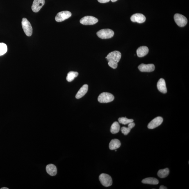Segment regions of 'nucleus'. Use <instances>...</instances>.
I'll return each mask as SVG.
<instances>
[{
	"instance_id": "nucleus-18",
	"label": "nucleus",
	"mask_w": 189,
	"mask_h": 189,
	"mask_svg": "<svg viewBox=\"0 0 189 189\" xmlns=\"http://www.w3.org/2000/svg\"><path fill=\"white\" fill-rule=\"evenodd\" d=\"M142 183L144 184L155 185L158 184L159 181L155 178H148L143 179Z\"/></svg>"
},
{
	"instance_id": "nucleus-6",
	"label": "nucleus",
	"mask_w": 189,
	"mask_h": 189,
	"mask_svg": "<svg viewBox=\"0 0 189 189\" xmlns=\"http://www.w3.org/2000/svg\"><path fill=\"white\" fill-rule=\"evenodd\" d=\"M121 58V53L118 51H114L110 53L107 56L106 58L108 62L112 61L118 63Z\"/></svg>"
},
{
	"instance_id": "nucleus-23",
	"label": "nucleus",
	"mask_w": 189,
	"mask_h": 189,
	"mask_svg": "<svg viewBox=\"0 0 189 189\" xmlns=\"http://www.w3.org/2000/svg\"><path fill=\"white\" fill-rule=\"evenodd\" d=\"M8 50V47L6 44L0 43V56L4 55Z\"/></svg>"
},
{
	"instance_id": "nucleus-30",
	"label": "nucleus",
	"mask_w": 189,
	"mask_h": 189,
	"mask_svg": "<svg viewBox=\"0 0 189 189\" xmlns=\"http://www.w3.org/2000/svg\"><path fill=\"white\" fill-rule=\"evenodd\" d=\"M1 189H9L8 188H5V187H4V188H1Z\"/></svg>"
},
{
	"instance_id": "nucleus-15",
	"label": "nucleus",
	"mask_w": 189,
	"mask_h": 189,
	"mask_svg": "<svg viewBox=\"0 0 189 189\" xmlns=\"http://www.w3.org/2000/svg\"><path fill=\"white\" fill-rule=\"evenodd\" d=\"M46 172L49 175L52 176H55L57 174V170L55 165L50 164L46 167Z\"/></svg>"
},
{
	"instance_id": "nucleus-26",
	"label": "nucleus",
	"mask_w": 189,
	"mask_h": 189,
	"mask_svg": "<svg viewBox=\"0 0 189 189\" xmlns=\"http://www.w3.org/2000/svg\"><path fill=\"white\" fill-rule=\"evenodd\" d=\"M135 123L133 122H131L128 124V127L129 128L131 129H132L134 128V126H135Z\"/></svg>"
},
{
	"instance_id": "nucleus-2",
	"label": "nucleus",
	"mask_w": 189,
	"mask_h": 189,
	"mask_svg": "<svg viewBox=\"0 0 189 189\" xmlns=\"http://www.w3.org/2000/svg\"><path fill=\"white\" fill-rule=\"evenodd\" d=\"M114 32L109 29H102L97 32L98 37L102 39H110L113 37Z\"/></svg>"
},
{
	"instance_id": "nucleus-16",
	"label": "nucleus",
	"mask_w": 189,
	"mask_h": 189,
	"mask_svg": "<svg viewBox=\"0 0 189 189\" xmlns=\"http://www.w3.org/2000/svg\"><path fill=\"white\" fill-rule=\"evenodd\" d=\"M148 47L142 46L139 47L137 50V56L139 57H143L146 55L148 53Z\"/></svg>"
},
{
	"instance_id": "nucleus-9",
	"label": "nucleus",
	"mask_w": 189,
	"mask_h": 189,
	"mask_svg": "<svg viewBox=\"0 0 189 189\" xmlns=\"http://www.w3.org/2000/svg\"><path fill=\"white\" fill-rule=\"evenodd\" d=\"M163 121V118L161 117H157L153 119L148 125L149 129H154L160 126Z\"/></svg>"
},
{
	"instance_id": "nucleus-1",
	"label": "nucleus",
	"mask_w": 189,
	"mask_h": 189,
	"mask_svg": "<svg viewBox=\"0 0 189 189\" xmlns=\"http://www.w3.org/2000/svg\"><path fill=\"white\" fill-rule=\"evenodd\" d=\"M114 99V96L112 94L104 92L99 95L98 98V101L101 103H108L113 101Z\"/></svg>"
},
{
	"instance_id": "nucleus-20",
	"label": "nucleus",
	"mask_w": 189,
	"mask_h": 189,
	"mask_svg": "<svg viewBox=\"0 0 189 189\" xmlns=\"http://www.w3.org/2000/svg\"><path fill=\"white\" fill-rule=\"evenodd\" d=\"M170 173L169 170L168 168H166L159 170L158 172V176L161 178H166L168 176Z\"/></svg>"
},
{
	"instance_id": "nucleus-5",
	"label": "nucleus",
	"mask_w": 189,
	"mask_h": 189,
	"mask_svg": "<svg viewBox=\"0 0 189 189\" xmlns=\"http://www.w3.org/2000/svg\"><path fill=\"white\" fill-rule=\"evenodd\" d=\"M174 21L178 26L183 27L186 26L188 23V19L184 16L181 14H176L174 17Z\"/></svg>"
},
{
	"instance_id": "nucleus-4",
	"label": "nucleus",
	"mask_w": 189,
	"mask_h": 189,
	"mask_svg": "<svg viewBox=\"0 0 189 189\" xmlns=\"http://www.w3.org/2000/svg\"><path fill=\"white\" fill-rule=\"evenodd\" d=\"M99 179L101 184L105 187L110 186L112 184V178L108 174H101L99 176Z\"/></svg>"
},
{
	"instance_id": "nucleus-12",
	"label": "nucleus",
	"mask_w": 189,
	"mask_h": 189,
	"mask_svg": "<svg viewBox=\"0 0 189 189\" xmlns=\"http://www.w3.org/2000/svg\"><path fill=\"white\" fill-rule=\"evenodd\" d=\"M138 68L141 72H150L153 71L155 67L153 64L146 65L142 63L138 67Z\"/></svg>"
},
{
	"instance_id": "nucleus-29",
	"label": "nucleus",
	"mask_w": 189,
	"mask_h": 189,
	"mask_svg": "<svg viewBox=\"0 0 189 189\" xmlns=\"http://www.w3.org/2000/svg\"><path fill=\"white\" fill-rule=\"evenodd\" d=\"M112 2H116L117 1H118V0H111Z\"/></svg>"
},
{
	"instance_id": "nucleus-13",
	"label": "nucleus",
	"mask_w": 189,
	"mask_h": 189,
	"mask_svg": "<svg viewBox=\"0 0 189 189\" xmlns=\"http://www.w3.org/2000/svg\"><path fill=\"white\" fill-rule=\"evenodd\" d=\"M157 87L158 90L159 91L163 94L166 93L167 92V90L164 79L161 78L159 80L157 83Z\"/></svg>"
},
{
	"instance_id": "nucleus-24",
	"label": "nucleus",
	"mask_w": 189,
	"mask_h": 189,
	"mask_svg": "<svg viewBox=\"0 0 189 189\" xmlns=\"http://www.w3.org/2000/svg\"><path fill=\"white\" fill-rule=\"evenodd\" d=\"M131 129L129 128L128 127L123 126L121 129V131L122 133L123 134H124L125 135H127V134H128L129 133Z\"/></svg>"
},
{
	"instance_id": "nucleus-7",
	"label": "nucleus",
	"mask_w": 189,
	"mask_h": 189,
	"mask_svg": "<svg viewBox=\"0 0 189 189\" xmlns=\"http://www.w3.org/2000/svg\"><path fill=\"white\" fill-rule=\"evenodd\" d=\"M98 22L97 18L92 16H85L80 20V23L81 24L85 25H93L96 24Z\"/></svg>"
},
{
	"instance_id": "nucleus-22",
	"label": "nucleus",
	"mask_w": 189,
	"mask_h": 189,
	"mask_svg": "<svg viewBox=\"0 0 189 189\" xmlns=\"http://www.w3.org/2000/svg\"><path fill=\"white\" fill-rule=\"evenodd\" d=\"M119 122L124 125H126L128 124L133 122L134 120L133 119H129L126 117H122L119 118L118 119Z\"/></svg>"
},
{
	"instance_id": "nucleus-8",
	"label": "nucleus",
	"mask_w": 189,
	"mask_h": 189,
	"mask_svg": "<svg viewBox=\"0 0 189 189\" xmlns=\"http://www.w3.org/2000/svg\"><path fill=\"white\" fill-rule=\"evenodd\" d=\"M72 16V14L69 11H63L58 13L56 16L55 20L58 22H60L68 19Z\"/></svg>"
},
{
	"instance_id": "nucleus-10",
	"label": "nucleus",
	"mask_w": 189,
	"mask_h": 189,
	"mask_svg": "<svg viewBox=\"0 0 189 189\" xmlns=\"http://www.w3.org/2000/svg\"><path fill=\"white\" fill-rule=\"evenodd\" d=\"M45 3V0H34L32 6V11L36 13L39 12Z\"/></svg>"
},
{
	"instance_id": "nucleus-25",
	"label": "nucleus",
	"mask_w": 189,
	"mask_h": 189,
	"mask_svg": "<svg viewBox=\"0 0 189 189\" xmlns=\"http://www.w3.org/2000/svg\"><path fill=\"white\" fill-rule=\"evenodd\" d=\"M108 64L109 66L113 69H116L118 66V63L114 61H109Z\"/></svg>"
},
{
	"instance_id": "nucleus-14",
	"label": "nucleus",
	"mask_w": 189,
	"mask_h": 189,
	"mask_svg": "<svg viewBox=\"0 0 189 189\" xmlns=\"http://www.w3.org/2000/svg\"><path fill=\"white\" fill-rule=\"evenodd\" d=\"M88 90V85L85 84L80 89L75 96L76 99H80L83 97L87 93Z\"/></svg>"
},
{
	"instance_id": "nucleus-19",
	"label": "nucleus",
	"mask_w": 189,
	"mask_h": 189,
	"mask_svg": "<svg viewBox=\"0 0 189 189\" xmlns=\"http://www.w3.org/2000/svg\"><path fill=\"white\" fill-rule=\"evenodd\" d=\"M120 129V126L119 123L115 122L112 125L110 128V132L112 134H115L119 132Z\"/></svg>"
},
{
	"instance_id": "nucleus-27",
	"label": "nucleus",
	"mask_w": 189,
	"mask_h": 189,
	"mask_svg": "<svg viewBox=\"0 0 189 189\" xmlns=\"http://www.w3.org/2000/svg\"><path fill=\"white\" fill-rule=\"evenodd\" d=\"M99 3H105L108 2L111 0H97Z\"/></svg>"
},
{
	"instance_id": "nucleus-17",
	"label": "nucleus",
	"mask_w": 189,
	"mask_h": 189,
	"mask_svg": "<svg viewBox=\"0 0 189 189\" xmlns=\"http://www.w3.org/2000/svg\"><path fill=\"white\" fill-rule=\"evenodd\" d=\"M121 143L119 139H112L109 144V148L111 150H115L120 148Z\"/></svg>"
},
{
	"instance_id": "nucleus-28",
	"label": "nucleus",
	"mask_w": 189,
	"mask_h": 189,
	"mask_svg": "<svg viewBox=\"0 0 189 189\" xmlns=\"http://www.w3.org/2000/svg\"><path fill=\"white\" fill-rule=\"evenodd\" d=\"M160 189H167V188H166V187H165L163 185H161L160 187L159 188Z\"/></svg>"
},
{
	"instance_id": "nucleus-3",
	"label": "nucleus",
	"mask_w": 189,
	"mask_h": 189,
	"mask_svg": "<svg viewBox=\"0 0 189 189\" xmlns=\"http://www.w3.org/2000/svg\"><path fill=\"white\" fill-rule=\"evenodd\" d=\"M22 26L23 31L28 37L31 36L33 33V29L30 22L26 18H23L22 20Z\"/></svg>"
},
{
	"instance_id": "nucleus-11",
	"label": "nucleus",
	"mask_w": 189,
	"mask_h": 189,
	"mask_svg": "<svg viewBox=\"0 0 189 189\" xmlns=\"http://www.w3.org/2000/svg\"><path fill=\"white\" fill-rule=\"evenodd\" d=\"M130 19L133 22H137L140 23H144L146 20L145 16L142 14L139 13L133 14L131 17Z\"/></svg>"
},
{
	"instance_id": "nucleus-21",
	"label": "nucleus",
	"mask_w": 189,
	"mask_h": 189,
	"mask_svg": "<svg viewBox=\"0 0 189 189\" xmlns=\"http://www.w3.org/2000/svg\"><path fill=\"white\" fill-rule=\"evenodd\" d=\"M79 75L77 72H69L66 77V80L69 82H70L73 80Z\"/></svg>"
}]
</instances>
